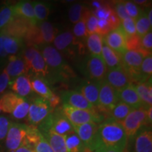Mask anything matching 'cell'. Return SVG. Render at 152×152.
<instances>
[{"label": "cell", "mask_w": 152, "mask_h": 152, "mask_svg": "<svg viewBox=\"0 0 152 152\" xmlns=\"http://www.w3.org/2000/svg\"><path fill=\"white\" fill-rule=\"evenodd\" d=\"M127 143L128 138L122 125L118 121L109 118L98 125L94 151L99 147H105L123 152Z\"/></svg>", "instance_id": "obj_2"}, {"label": "cell", "mask_w": 152, "mask_h": 152, "mask_svg": "<svg viewBox=\"0 0 152 152\" xmlns=\"http://www.w3.org/2000/svg\"><path fill=\"white\" fill-rule=\"evenodd\" d=\"M122 125L127 138H134L137 133L144 126H149L147 124V109L141 107L132 109L126 118L119 122Z\"/></svg>", "instance_id": "obj_6"}, {"label": "cell", "mask_w": 152, "mask_h": 152, "mask_svg": "<svg viewBox=\"0 0 152 152\" xmlns=\"http://www.w3.org/2000/svg\"><path fill=\"white\" fill-rule=\"evenodd\" d=\"M92 7L94 10L92 11V12L96 18L109 22L113 30L119 27L121 21L109 3L97 1H93Z\"/></svg>", "instance_id": "obj_12"}, {"label": "cell", "mask_w": 152, "mask_h": 152, "mask_svg": "<svg viewBox=\"0 0 152 152\" xmlns=\"http://www.w3.org/2000/svg\"><path fill=\"white\" fill-rule=\"evenodd\" d=\"M152 56L151 55L144 57L140 68V82L146 83L151 78Z\"/></svg>", "instance_id": "obj_38"}, {"label": "cell", "mask_w": 152, "mask_h": 152, "mask_svg": "<svg viewBox=\"0 0 152 152\" xmlns=\"http://www.w3.org/2000/svg\"><path fill=\"white\" fill-rule=\"evenodd\" d=\"M146 14H147V16L149 20V23L152 26V9L151 8H149L147 9V11H145Z\"/></svg>", "instance_id": "obj_56"}, {"label": "cell", "mask_w": 152, "mask_h": 152, "mask_svg": "<svg viewBox=\"0 0 152 152\" xmlns=\"http://www.w3.org/2000/svg\"><path fill=\"white\" fill-rule=\"evenodd\" d=\"M141 100L144 109H148L152 106L151 78L146 83H137L132 84Z\"/></svg>", "instance_id": "obj_25"}, {"label": "cell", "mask_w": 152, "mask_h": 152, "mask_svg": "<svg viewBox=\"0 0 152 152\" xmlns=\"http://www.w3.org/2000/svg\"><path fill=\"white\" fill-rule=\"evenodd\" d=\"M6 71L10 77L11 81L18 77L28 73V71L26 67L23 59L21 56L13 55L9 56V61L7 67L5 68Z\"/></svg>", "instance_id": "obj_20"}, {"label": "cell", "mask_w": 152, "mask_h": 152, "mask_svg": "<svg viewBox=\"0 0 152 152\" xmlns=\"http://www.w3.org/2000/svg\"><path fill=\"white\" fill-rule=\"evenodd\" d=\"M32 26L33 25L26 19L21 17L15 16L14 18L0 31V33L2 35L23 39Z\"/></svg>", "instance_id": "obj_16"}, {"label": "cell", "mask_w": 152, "mask_h": 152, "mask_svg": "<svg viewBox=\"0 0 152 152\" xmlns=\"http://www.w3.org/2000/svg\"><path fill=\"white\" fill-rule=\"evenodd\" d=\"M53 42L54 48L63 56L74 58L77 55L83 54L84 53V42L77 40L71 31H64L57 35Z\"/></svg>", "instance_id": "obj_3"}, {"label": "cell", "mask_w": 152, "mask_h": 152, "mask_svg": "<svg viewBox=\"0 0 152 152\" xmlns=\"http://www.w3.org/2000/svg\"><path fill=\"white\" fill-rule=\"evenodd\" d=\"M54 152H68L66 145L65 135H61L52 130L41 133Z\"/></svg>", "instance_id": "obj_27"}, {"label": "cell", "mask_w": 152, "mask_h": 152, "mask_svg": "<svg viewBox=\"0 0 152 152\" xmlns=\"http://www.w3.org/2000/svg\"><path fill=\"white\" fill-rule=\"evenodd\" d=\"M61 109L63 113L72 125H80L88 123H94L99 125L105 120V117L96 109H80L64 104H63Z\"/></svg>", "instance_id": "obj_4"}, {"label": "cell", "mask_w": 152, "mask_h": 152, "mask_svg": "<svg viewBox=\"0 0 152 152\" xmlns=\"http://www.w3.org/2000/svg\"><path fill=\"white\" fill-rule=\"evenodd\" d=\"M132 109V108H131L128 104H125L121 101H119L114 106L113 109L110 111L109 115H111V116H109V118L115 120L118 122H121L126 118Z\"/></svg>", "instance_id": "obj_34"}, {"label": "cell", "mask_w": 152, "mask_h": 152, "mask_svg": "<svg viewBox=\"0 0 152 152\" xmlns=\"http://www.w3.org/2000/svg\"><path fill=\"white\" fill-rule=\"evenodd\" d=\"M65 142L68 152H83L85 147L74 131L65 135Z\"/></svg>", "instance_id": "obj_35"}, {"label": "cell", "mask_w": 152, "mask_h": 152, "mask_svg": "<svg viewBox=\"0 0 152 152\" xmlns=\"http://www.w3.org/2000/svg\"><path fill=\"white\" fill-rule=\"evenodd\" d=\"M30 71L35 73V75L36 76L44 77L47 80L48 78L49 74L48 66L44 60L42 55L41 54L39 50L38 51L30 63L29 66V71Z\"/></svg>", "instance_id": "obj_29"}, {"label": "cell", "mask_w": 152, "mask_h": 152, "mask_svg": "<svg viewBox=\"0 0 152 152\" xmlns=\"http://www.w3.org/2000/svg\"><path fill=\"white\" fill-rule=\"evenodd\" d=\"M83 16L85 18V25L88 35L98 33V20L96 17L92 14V11L88 9H85Z\"/></svg>", "instance_id": "obj_39"}, {"label": "cell", "mask_w": 152, "mask_h": 152, "mask_svg": "<svg viewBox=\"0 0 152 152\" xmlns=\"http://www.w3.org/2000/svg\"><path fill=\"white\" fill-rule=\"evenodd\" d=\"M73 34L76 39L80 42H84L85 39L88 35L86 29V25H85V18L84 16L78 23L75 25L73 28Z\"/></svg>", "instance_id": "obj_43"}, {"label": "cell", "mask_w": 152, "mask_h": 152, "mask_svg": "<svg viewBox=\"0 0 152 152\" xmlns=\"http://www.w3.org/2000/svg\"><path fill=\"white\" fill-rule=\"evenodd\" d=\"M11 121L6 116H0V147L2 145L4 141H5L6 137L8 132Z\"/></svg>", "instance_id": "obj_47"}, {"label": "cell", "mask_w": 152, "mask_h": 152, "mask_svg": "<svg viewBox=\"0 0 152 152\" xmlns=\"http://www.w3.org/2000/svg\"><path fill=\"white\" fill-rule=\"evenodd\" d=\"M53 111L47 99L37 96L30 104L28 121L30 125L38 126Z\"/></svg>", "instance_id": "obj_8"}, {"label": "cell", "mask_w": 152, "mask_h": 152, "mask_svg": "<svg viewBox=\"0 0 152 152\" xmlns=\"http://www.w3.org/2000/svg\"><path fill=\"white\" fill-rule=\"evenodd\" d=\"M7 56V54H6L4 50V47H3L2 35H1V33H0V59H1V58H4Z\"/></svg>", "instance_id": "obj_54"}, {"label": "cell", "mask_w": 152, "mask_h": 152, "mask_svg": "<svg viewBox=\"0 0 152 152\" xmlns=\"http://www.w3.org/2000/svg\"><path fill=\"white\" fill-rule=\"evenodd\" d=\"M124 5L125 11H126V13L128 14V16L131 18L134 19V20H136L138 18V17L140 16V14L143 11L133 1H125Z\"/></svg>", "instance_id": "obj_45"}, {"label": "cell", "mask_w": 152, "mask_h": 152, "mask_svg": "<svg viewBox=\"0 0 152 152\" xmlns=\"http://www.w3.org/2000/svg\"><path fill=\"white\" fill-rule=\"evenodd\" d=\"M80 69L90 80L100 82L104 80L107 68L101 56L87 55L80 64Z\"/></svg>", "instance_id": "obj_5"}, {"label": "cell", "mask_w": 152, "mask_h": 152, "mask_svg": "<svg viewBox=\"0 0 152 152\" xmlns=\"http://www.w3.org/2000/svg\"><path fill=\"white\" fill-rule=\"evenodd\" d=\"M10 88L20 97L25 98L33 92L30 76L25 75L18 76L9 83Z\"/></svg>", "instance_id": "obj_21"}, {"label": "cell", "mask_w": 152, "mask_h": 152, "mask_svg": "<svg viewBox=\"0 0 152 152\" xmlns=\"http://www.w3.org/2000/svg\"><path fill=\"white\" fill-rule=\"evenodd\" d=\"M152 123V108L150 107L147 109V124L151 125Z\"/></svg>", "instance_id": "obj_55"}, {"label": "cell", "mask_w": 152, "mask_h": 152, "mask_svg": "<svg viewBox=\"0 0 152 152\" xmlns=\"http://www.w3.org/2000/svg\"><path fill=\"white\" fill-rule=\"evenodd\" d=\"M100 82L87 80L77 87V92L82 94L95 109L98 106Z\"/></svg>", "instance_id": "obj_18"}, {"label": "cell", "mask_w": 152, "mask_h": 152, "mask_svg": "<svg viewBox=\"0 0 152 152\" xmlns=\"http://www.w3.org/2000/svg\"><path fill=\"white\" fill-rule=\"evenodd\" d=\"M51 130L61 135L73 132V125L63 113L61 107H57L51 113Z\"/></svg>", "instance_id": "obj_15"}, {"label": "cell", "mask_w": 152, "mask_h": 152, "mask_svg": "<svg viewBox=\"0 0 152 152\" xmlns=\"http://www.w3.org/2000/svg\"><path fill=\"white\" fill-rule=\"evenodd\" d=\"M30 83H31L32 90L40 96V97L48 100L54 94L51 90L50 84L47 79L39 76L34 75L30 77Z\"/></svg>", "instance_id": "obj_26"}, {"label": "cell", "mask_w": 152, "mask_h": 152, "mask_svg": "<svg viewBox=\"0 0 152 152\" xmlns=\"http://www.w3.org/2000/svg\"><path fill=\"white\" fill-rule=\"evenodd\" d=\"M134 138V152H152V132L149 126L142 128Z\"/></svg>", "instance_id": "obj_19"}, {"label": "cell", "mask_w": 152, "mask_h": 152, "mask_svg": "<svg viewBox=\"0 0 152 152\" xmlns=\"http://www.w3.org/2000/svg\"><path fill=\"white\" fill-rule=\"evenodd\" d=\"M10 82V77H9L4 69L2 73L0 74V94H3L4 92Z\"/></svg>", "instance_id": "obj_51"}, {"label": "cell", "mask_w": 152, "mask_h": 152, "mask_svg": "<svg viewBox=\"0 0 152 152\" xmlns=\"http://www.w3.org/2000/svg\"><path fill=\"white\" fill-rule=\"evenodd\" d=\"M85 9L84 5L81 4L76 3L72 5L68 11V17L71 22L75 24L78 23L83 18Z\"/></svg>", "instance_id": "obj_42"}, {"label": "cell", "mask_w": 152, "mask_h": 152, "mask_svg": "<svg viewBox=\"0 0 152 152\" xmlns=\"http://www.w3.org/2000/svg\"><path fill=\"white\" fill-rule=\"evenodd\" d=\"M37 27L43 45H49L54 42L57 34V30L54 25L48 21H44L38 23Z\"/></svg>", "instance_id": "obj_30"}, {"label": "cell", "mask_w": 152, "mask_h": 152, "mask_svg": "<svg viewBox=\"0 0 152 152\" xmlns=\"http://www.w3.org/2000/svg\"><path fill=\"white\" fill-rule=\"evenodd\" d=\"M118 91L103 80L100 82L99 93L98 106L96 109L99 112H102V115H109L110 111L113 109L119 102Z\"/></svg>", "instance_id": "obj_7"}, {"label": "cell", "mask_w": 152, "mask_h": 152, "mask_svg": "<svg viewBox=\"0 0 152 152\" xmlns=\"http://www.w3.org/2000/svg\"><path fill=\"white\" fill-rule=\"evenodd\" d=\"M0 112H1V110H0Z\"/></svg>", "instance_id": "obj_58"}, {"label": "cell", "mask_w": 152, "mask_h": 152, "mask_svg": "<svg viewBox=\"0 0 152 152\" xmlns=\"http://www.w3.org/2000/svg\"><path fill=\"white\" fill-rule=\"evenodd\" d=\"M101 56L107 68V71L115 69L123 66L122 55L109 48L105 44H104L102 47Z\"/></svg>", "instance_id": "obj_23"}, {"label": "cell", "mask_w": 152, "mask_h": 152, "mask_svg": "<svg viewBox=\"0 0 152 152\" xmlns=\"http://www.w3.org/2000/svg\"><path fill=\"white\" fill-rule=\"evenodd\" d=\"M120 26L123 28L127 37H132V36L137 35L135 20L134 19L131 18L130 17L126 19H124V20H121Z\"/></svg>", "instance_id": "obj_44"}, {"label": "cell", "mask_w": 152, "mask_h": 152, "mask_svg": "<svg viewBox=\"0 0 152 152\" xmlns=\"http://www.w3.org/2000/svg\"><path fill=\"white\" fill-rule=\"evenodd\" d=\"M135 4L137 5H149V1H146V0H136V1H133Z\"/></svg>", "instance_id": "obj_57"}, {"label": "cell", "mask_w": 152, "mask_h": 152, "mask_svg": "<svg viewBox=\"0 0 152 152\" xmlns=\"http://www.w3.org/2000/svg\"><path fill=\"white\" fill-rule=\"evenodd\" d=\"M144 55L133 51H127L122 54L123 69L128 73L133 83L140 82V68Z\"/></svg>", "instance_id": "obj_10"}, {"label": "cell", "mask_w": 152, "mask_h": 152, "mask_svg": "<svg viewBox=\"0 0 152 152\" xmlns=\"http://www.w3.org/2000/svg\"><path fill=\"white\" fill-rule=\"evenodd\" d=\"M104 80L118 92L132 84L130 77L123 67L107 71Z\"/></svg>", "instance_id": "obj_14"}, {"label": "cell", "mask_w": 152, "mask_h": 152, "mask_svg": "<svg viewBox=\"0 0 152 152\" xmlns=\"http://www.w3.org/2000/svg\"><path fill=\"white\" fill-rule=\"evenodd\" d=\"M87 49L91 55L101 56L102 47L104 45V36L99 33L88 35L85 39Z\"/></svg>", "instance_id": "obj_32"}, {"label": "cell", "mask_w": 152, "mask_h": 152, "mask_svg": "<svg viewBox=\"0 0 152 152\" xmlns=\"http://www.w3.org/2000/svg\"><path fill=\"white\" fill-rule=\"evenodd\" d=\"M135 27L137 35L141 39L144 35H147L149 31H151L152 26L150 25L149 20H148L145 11H142L140 16L135 20Z\"/></svg>", "instance_id": "obj_36"}, {"label": "cell", "mask_w": 152, "mask_h": 152, "mask_svg": "<svg viewBox=\"0 0 152 152\" xmlns=\"http://www.w3.org/2000/svg\"><path fill=\"white\" fill-rule=\"evenodd\" d=\"M35 152H54L48 142L42 136L33 146Z\"/></svg>", "instance_id": "obj_48"}, {"label": "cell", "mask_w": 152, "mask_h": 152, "mask_svg": "<svg viewBox=\"0 0 152 152\" xmlns=\"http://www.w3.org/2000/svg\"><path fill=\"white\" fill-rule=\"evenodd\" d=\"M38 51H39V49L35 47H27L22 51L21 57L23 59L25 64H26L28 72H29V66L30 65V63L33 59L36 54L38 52Z\"/></svg>", "instance_id": "obj_46"}, {"label": "cell", "mask_w": 152, "mask_h": 152, "mask_svg": "<svg viewBox=\"0 0 152 152\" xmlns=\"http://www.w3.org/2000/svg\"><path fill=\"white\" fill-rule=\"evenodd\" d=\"M142 46L144 50L151 54L152 50V32L149 31L142 38Z\"/></svg>", "instance_id": "obj_50"}, {"label": "cell", "mask_w": 152, "mask_h": 152, "mask_svg": "<svg viewBox=\"0 0 152 152\" xmlns=\"http://www.w3.org/2000/svg\"><path fill=\"white\" fill-rule=\"evenodd\" d=\"M14 10L16 16L21 17L29 21L32 25L36 26V21L34 13L33 1H20L14 5Z\"/></svg>", "instance_id": "obj_24"}, {"label": "cell", "mask_w": 152, "mask_h": 152, "mask_svg": "<svg viewBox=\"0 0 152 152\" xmlns=\"http://www.w3.org/2000/svg\"><path fill=\"white\" fill-rule=\"evenodd\" d=\"M28 125L11 122L5 139V145L9 152H14L26 143Z\"/></svg>", "instance_id": "obj_9"}, {"label": "cell", "mask_w": 152, "mask_h": 152, "mask_svg": "<svg viewBox=\"0 0 152 152\" xmlns=\"http://www.w3.org/2000/svg\"><path fill=\"white\" fill-rule=\"evenodd\" d=\"M21 98L14 92L4 93L0 98V110L5 113L11 114Z\"/></svg>", "instance_id": "obj_31"}, {"label": "cell", "mask_w": 152, "mask_h": 152, "mask_svg": "<svg viewBox=\"0 0 152 152\" xmlns=\"http://www.w3.org/2000/svg\"><path fill=\"white\" fill-rule=\"evenodd\" d=\"M48 102L51 108H52V110H54V109L58 107V106L59 105L61 102V99L59 97V96L55 94L54 93V94L52 95V96L48 99Z\"/></svg>", "instance_id": "obj_52"}, {"label": "cell", "mask_w": 152, "mask_h": 152, "mask_svg": "<svg viewBox=\"0 0 152 152\" xmlns=\"http://www.w3.org/2000/svg\"><path fill=\"white\" fill-rule=\"evenodd\" d=\"M126 40L127 36L121 26L104 36V44L121 55L128 51Z\"/></svg>", "instance_id": "obj_13"}, {"label": "cell", "mask_w": 152, "mask_h": 152, "mask_svg": "<svg viewBox=\"0 0 152 152\" xmlns=\"http://www.w3.org/2000/svg\"><path fill=\"white\" fill-rule=\"evenodd\" d=\"M113 9L115 11V13L117 15L118 18H119L120 21L129 18L128 15L126 13V11H125L124 1H116L115 3V4H114Z\"/></svg>", "instance_id": "obj_49"}, {"label": "cell", "mask_w": 152, "mask_h": 152, "mask_svg": "<svg viewBox=\"0 0 152 152\" xmlns=\"http://www.w3.org/2000/svg\"><path fill=\"white\" fill-rule=\"evenodd\" d=\"M2 39L4 50L7 55H17L23 50L24 41L23 39L4 35H2Z\"/></svg>", "instance_id": "obj_28"}, {"label": "cell", "mask_w": 152, "mask_h": 152, "mask_svg": "<svg viewBox=\"0 0 152 152\" xmlns=\"http://www.w3.org/2000/svg\"><path fill=\"white\" fill-rule=\"evenodd\" d=\"M63 104L80 109L92 110L95 108L77 90L64 91L60 94Z\"/></svg>", "instance_id": "obj_17"}, {"label": "cell", "mask_w": 152, "mask_h": 152, "mask_svg": "<svg viewBox=\"0 0 152 152\" xmlns=\"http://www.w3.org/2000/svg\"><path fill=\"white\" fill-rule=\"evenodd\" d=\"M119 100L128 104L133 109L143 107L142 103L132 84L118 92Z\"/></svg>", "instance_id": "obj_22"}, {"label": "cell", "mask_w": 152, "mask_h": 152, "mask_svg": "<svg viewBox=\"0 0 152 152\" xmlns=\"http://www.w3.org/2000/svg\"><path fill=\"white\" fill-rule=\"evenodd\" d=\"M14 152H35V150H34V148L32 147V146L29 145V144H23V145L21 146L17 149Z\"/></svg>", "instance_id": "obj_53"}, {"label": "cell", "mask_w": 152, "mask_h": 152, "mask_svg": "<svg viewBox=\"0 0 152 152\" xmlns=\"http://www.w3.org/2000/svg\"><path fill=\"white\" fill-rule=\"evenodd\" d=\"M126 46L128 51H133V52H139L144 55L145 57L149 56V55H151L147 53L142 48V39L137 35L132 36V37H127Z\"/></svg>", "instance_id": "obj_40"}, {"label": "cell", "mask_w": 152, "mask_h": 152, "mask_svg": "<svg viewBox=\"0 0 152 152\" xmlns=\"http://www.w3.org/2000/svg\"><path fill=\"white\" fill-rule=\"evenodd\" d=\"M30 103L25 98L20 99L16 108L11 113L13 118L16 120H22L28 116L29 111Z\"/></svg>", "instance_id": "obj_41"}, {"label": "cell", "mask_w": 152, "mask_h": 152, "mask_svg": "<svg viewBox=\"0 0 152 152\" xmlns=\"http://www.w3.org/2000/svg\"><path fill=\"white\" fill-rule=\"evenodd\" d=\"M38 49L48 66L49 74L47 81L49 84L52 83H66L75 77L71 66L54 47L43 45Z\"/></svg>", "instance_id": "obj_1"}, {"label": "cell", "mask_w": 152, "mask_h": 152, "mask_svg": "<svg viewBox=\"0 0 152 152\" xmlns=\"http://www.w3.org/2000/svg\"><path fill=\"white\" fill-rule=\"evenodd\" d=\"M16 16L14 5H5L0 9V31L3 30Z\"/></svg>", "instance_id": "obj_37"}, {"label": "cell", "mask_w": 152, "mask_h": 152, "mask_svg": "<svg viewBox=\"0 0 152 152\" xmlns=\"http://www.w3.org/2000/svg\"><path fill=\"white\" fill-rule=\"evenodd\" d=\"M34 13L37 24L46 21L51 11V6L45 1H33Z\"/></svg>", "instance_id": "obj_33"}, {"label": "cell", "mask_w": 152, "mask_h": 152, "mask_svg": "<svg viewBox=\"0 0 152 152\" xmlns=\"http://www.w3.org/2000/svg\"><path fill=\"white\" fill-rule=\"evenodd\" d=\"M98 125L94 123H85L80 125H73L74 132L80 139L85 147L89 148L93 151L96 145Z\"/></svg>", "instance_id": "obj_11"}]
</instances>
